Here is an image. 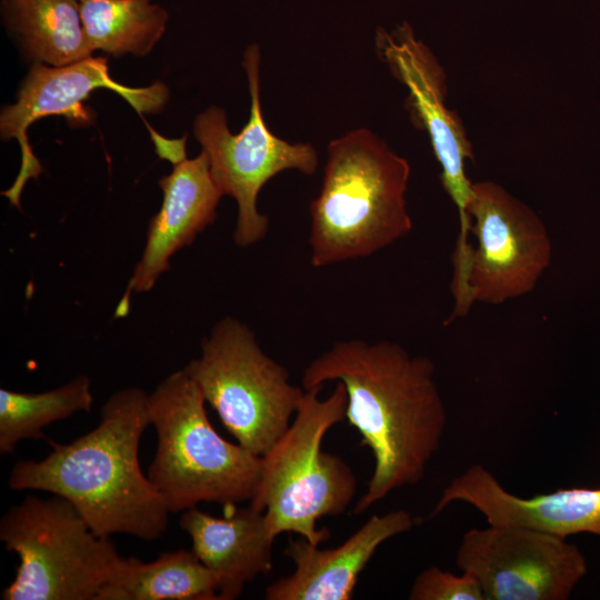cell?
Wrapping results in <instances>:
<instances>
[{"label": "cell", "instance_id": "9", "mask_svg": "<svg viewBox=\"0 0 600 600\" xmlns=\"http://www.w3.org/2000/svg\"><path fill=\"white\" fill-rule=\"evenodd\" d=\"M476 238L468 286L473 302L501 304L533 291L551 262L536 211L493 181L474 182L467 208Z\"/></svg>", "mask_w": 600, "mask_h": 600}, {"label": "cell", "instance_id": "15", "mask_svg": "<svg viewBox=\"0 0 600 600\" xmlns=\"http://www.w3.org/2000/svg\"><path fill=\"white\" fill-rule=\"evenodd\" d=\"M414 524L413 516L399 509L373 514L336 548L322 549L303 537H290L284 553L294 563V570L269 584L264 599L351 600L357 581L377 549Z\"/></svg>", "mask_w": 600, "mask_h": 600}, {"label": "cell", "instance_id": "4", "mask_svg": "<svg viewBox=\"0 0 600 600\" xmlns=\"http://www.w3.org/2000/svg\"><path fill=\"white\" fill-rule=\"evenodd\" d=\"M148 412L157 433L148 478L170 513L200 502L231 508L251 501L261 477V457L214 430L206 400L184 369L167 376L148 394Z\"/></svg>", "mask_w": 600, "mask_h": 600}, {"label": "cell", "instance_id": "11", "mask_svg": "<svg viewBox=\"0 0 600 600\" xmlns=\"http://www.w3.org/2000/svg\"><path fill=\"white\" fill-rule=\"evenodd\" d=\"M378 57L408 90L406 101L411 121L424 130L441 167V183L459 213V236L453 257L469 258L472 243L467 208L472 182L466 161L472 159V144L457 112L446 106L447 78L434 53L419 40L409 23L376 34Z\"/></svg>", "mask_w": 600, "mask_h": 600}, {"label": "cell", "instance_id": "14", "mask_svg": "<svg viewBox=\"0 0 600 600\" xmlns=\"http://www.w3.org/2000/svg\"><path fill=\"white\" fill-rule=\"evenodd\" d=\"M457 501L473 507L490 524L528 527L562 538L578 533L600 537V488H566L520 497L477 463L449 482L431 516Z\"/></svg>", "mask_w": 600, "mask_h": 600}, {"label": "cell", "instance_id": "20", "mask_svg": "<svg viewBox=\"0 0 600 600\" xmlns=\"http://www.w3.org/2000/svg\"><path fill=\"white\" fill-rule=\"evenodd\" d=\"M90 379L80 374L51 390L28 393L0 389V452L10 454L26 439H41L49 424L91 410Z\"/></svg>", "mask_w": 600, "mask_h": 600}, {"label": "cell", "instance_id": "10", "mask_svg": "<svg viewBox=\"0 0 600 600\" xmlns=\"http://www.w3.org/2000/svg\"><path fill=\"white\" fill-rule=\"evenodd\" d=\"M456 561L484 600H567L588 571L586 557L567 538L520 526L468 530Z\"/></svg>", "mask_w": 600, "mask_h": 600}, {"label": "cell", "instance_id": "1", "mask_svg": "<svg viewBox=\"0 0 600 600\" xmlns=\"http://www.w3.org/2000/svg\"><path fill=\"white\" fill-rule=\"evenodd\" d=\"M341 382L346 419L370 449L374 468L353 513H362L392 491L419 483L439 450L447 408L436 366L392 341L341 340L304 369L302 386Z\"/></svg>", "mask_w": 600, "mask_h": 600}, {"label": "cell", "instance_id": "5", "mask_svg": "<svg viewBox=\"0 0 600 600\" xmlns=\"http://www.w3.org/2000/svg\"><path fill=\"white\" fill-rule=\"evenodd\" d=\"M323 386L304 389L287 431L261 457V477L250 503L264 511L270 536L296 533L311 543L330 538L317 528L323 517L342 514L357 492V478L344 460L321 448L326 433L346 419L347 391L341 382L329 397Z\"/></svg>", "mask_w": 600, "mask_h": 600}, {"label": "cell", "instance_id": "2", "mask_svg": "<svg viewBox=\"0 0 600 600\" xmlns=\"http://www.w3.org/2000/svg\"><path fill=\"white\" fill-rule=\"evenodd\" d=\"M148 394L136 387L117 390L93 430L69 443L50 441L41 460H18L9 487L63 497L100 537L158 539L170 512L139 462L140 439L150 426Z\"/></svg>", "mask_w": 600, "mask_h": 600}, {"label": "cell", "instance_id": "6", "mask_svg": "<svg viewBox=\"0 0 600 600\" xmlns=\"http://www.w3.org/2000/svg\"><path fill=\"white\" fill-rule=\"evenodd\" d=\"M200 349L183 369L237 442L262 457L289 428L304 388L290 382L288 370L237 318L218 320Z\"/></svg>", "mask_w": 600, "mask_h": 600}, {"label": "cell", "instance_id": "3", "mask_svg": "<svg viewBox=\"0 0 600 600\" xmlns=\"http://www.w3.org/2000/svg\"><path fill=\"white\" fill-rule=\"evenodd\" d=\"M409 178L408 160L366 128L331 140L310 206L312 267L370 257L406 237L412 230Z\"/></svg>", "mask_w": 600, "mask_h": 600}, {"label": "cell", "instance_id": "19", "mask_svg": "<svg viewBox=\"0 0 600 600\" xmlns=\"http://www.w3.org/2000/svg\"><path fill=\"white\" fill-rule=\"evenodd\" d=\"M79 7L92 51L143 57L166 31L168 13L150 0H79Z\"/></svg>", "mask_w": 600, "mask_h": 600}, {"label": "cell", "instance_id": "7", "mask_svg": "<svg viewBox=\"0 0 600 600\" xmlns=\"http://www.w3.org/2000/svg\"><path fill=\"white\" fill-rule=\"evenodd\" d=\"M0 540L20 560L3 600H97L120 556L58 494L11 506L0 520Z\"/></svg>", "mask_w": 600, "mask_h": 600}, {"label": "cell", "instance_id": "13", "mask_svg": "<svg viewBox=\"0 0 600 600\" xmlns=\"http://www.w3.org/2000/svg\"><path fill=\"white\" fill-rule=\"evenodd\" d=\"M172 166L171 173L159 180L162 204L149 221L141 258L114 310L117 319L128 316L132 293L150 291L169 270L170 258L190 246L217 218L223 194L212 178L206 152Z\"/></svg>", "mask_w": 600, "mask_h": 600}, {"label": "cell", "instance_id": "8", "mask_svg": "<svg viewBox=\"0 0 600 600\" xmlns=\"http://www.w3.org/2000/svg\"><path fill=\"white\" fill-rule=\"evenodd\" d=\"M250 92V116L242 130L231 133L226 112L211 106L193 122V132L206 152L209 167L222 194L238 206L233 241L248 248L267 236L269 218L258 210L261 188L284 170L312 176L319 156L310 143H290L271 132L260 106V49L249 46L242 61Z\"/></svg>", "mask_w": 600, "mask_h": 600}, {"label": "cell", "instance_id": "17", "mask_svg": "<svg viewBox=\"0 0 600 600\" xmlns=\"http://www.w3.org/2000/svg\"><path fill=\"white\" fill-rule=\"evenodd\" d=\"M97 600H219L214 574L191 550L162 552L151 562L119 556Z\"/></svg>", "mask_w": 600, "mask_h": 600}, {"label": "cell", "instance_id": "21", "mask_svg": "<svg viewBox=\"0 0 600 600\" xmlns=\"http://www.w3.org/2000/svg\"><path fill=\"white\" fill-rule=\"evenodd\" d=\"M410 600H484L478 582L468 573L454 574L437 566L422 570L414 579Z\"/></svg>", "mask_w": 600, "mask_h": 600}, {"label": "cell", "instance_id": "12", "mask_svg": "<svg viewBox=\"0 0 600 600\" xmlns=\"http://www.w3.org/2000/svg\"><path fill=\"white\" fill-rule=\"evenodd\" d=\"M107 88L121 96L139 114L161 111L169 98L166 84L131 88L117 82L109 73L108 60L92 56L77 62L53 67L37 62L26 77L14 104L1 111L3 140L16 139L21 149V166L12 186L2 192L12 206L20 208V196L29 179H37L42 167L28 140L27 130L47 116H63L76 127L94 121L93 111L84 107L89 94Z\"/></svg>", "mask_w": 600, "mask_h": 600}, {"label": "cell", "instance_id": "16", "mask_svg": "<svg viewBox=\"0 0 600 600\" xmlns=\"http://www.w3.org/2000/svg\"><path fill=\"white\" fill-rule=\"evenodd\" d=\"M228 510L223 518H217L196 507L179 519L192 551L216 577L219 600L239 598L247 583L272 569L274 539L264 511L251 504Z\"/></svg>", "mask_w": 600, "mask_h": 600}, {"label": "cell", "instance_id": "18", "mask_svg": "<svg viewBox=\"0 0 600 600\" xmlns=\"http://www.w3.org/2000/svg\"><path fill=\"white\" fill-rule=\"evenodd\" d=\"M9 23L26 52L53 67L91 57L79 0H6Z\"/></svg>", "mask_w": 600, "mask_h": 600}]
</instances>
